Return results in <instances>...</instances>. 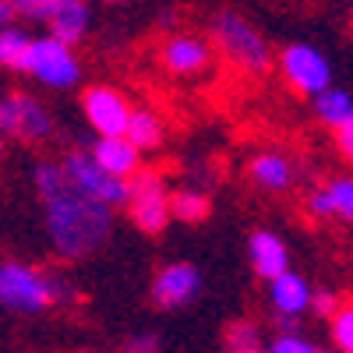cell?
<instances>
[{
  "label": "cell",
  "instance_id": "cell-1",
  "mask_svg": "<svg viewBox=\"0 0 353 353\" xmlns=\"http://www.w3.org/2000/svg\"><path fill=\"white\" fill-rule=\"evenodd\" d=\"M32 184H36V194L43 201V223H46L50 248L61 258H68V261L88 258L110 241L113 205L81 191L68 176L64 163L39 159L36 173H32Z\"/></svg>",
  "mask_w": 353,
  "mask_h": 353
},
{
  "label": "cell",
  "instance_id": "cell-2",
  "mask_svg": "<svg viewBox=\"0 0 353 353\" xmlns=\"http://www.w3.org/2000/svg\"><path fill=\"white\" fill-rule=\"evenodd\" d=\"M78 293L68 286L64 276L46 272L28 261H4L0 265V304L14 314H43L57 304H74Z\"/></svg>",
  "mask_w": 353,
  "mask_h": 353
},
{
  "label": "cell",
  "instance_id": "cell-3",
  "mask_svg": "<svg viewBox=\"0 0 353 353\" xmlns=\"http://www.w3.org/2000/svg\"><path fill=\"white\" fill-rule=\"evenodd\" d=\"M212 39L219 53L226 57V64L241 68L248 74H261L272 64V50L265 43V36L241 14V11H219L212 14Z\"/></svg>",
  "mask_w": 353,
  "mask_h": 353
},
{
  "label": "cell",
  "instance_id": "cell-4",
  "mask_svg": "<svg viewBox=\"0 0 353 353\" xmlns=\"http://www.w3.org/2000/svg\"><path fill=\"white\" fill-rule=\"evenodd\" d=\"M128 216L141 233H163L173 219V191H166L163 176L152 170H138L131 176V198H128Z\"/></svg>",
  "mask_w": 353,
  "mask_h": 353
},
{
  "label": "cell",
  "instance_id": "cell-5",
  "mask_svg": "<svg viewBox=\"0 0 353 353\" xmlns=\"http://www.w3.org/2000/svg\"><path fill=\"white\" fill-rule=\"evenodd\" d=\"M0 131L14 141L39 145L53 134V117L50 110L28 92H8L0 99Z\"/></svg>",
  "mask_w": 353,
  "mask_h": 353
},
{
  "label": "cell",
  "instance_id": "cell-6",
  "mask_svg": "<svg viewBox=\"0 0 353 353\" xmlns=\"http://www.w3.org/2000/svg\"><path fill=\"white\" fill-rule=\"evenodd\" d=\"M279 71L286 78V85L297 96H318L332 85V68L325 61V53L311 43H290L279 53Z\"/></svg>",
  "mask_w": 353,
  "mask_h": 353
},
{
  "label": "cell",
  "instance_id": "cell-7",
  "mask_svg": "<svg viewBox=\"0 0 353 353\" xmlns=\"http://www.w3.org/2000/svg\"><path fill=\"white\" fill-rule=\"evenodd\" d=\"M64 170H68V176L81 191H88L92 198H103L106 205H128V198H131V181L128 176L110 173L92 152L71 149L64 156Z\"/></svg>",
  "mask_w": 353,
  "mask_h": 353
},
{
  "label": "cell",
  "instance_id": "cell-8",
  "mask_svg": "<svg viewBox=\"0 0 353 353\" xmlns=\"http://www.w3.org/2000/svg\"><path fill=\"white\" fill-rule=\"evenodd\" d=\"M25 74L39 78L50 88H74L81 81V64H78L71 43L57 39V36H46V39H36L32 43V53H28V71Z\"/></svg>",
  "mask_w": 353,
  "mask_h": 353
},
{
  "label": "cell",
  "instance_id": "cell-9",
  "mask_svg": "<svg viewBox=\"0 0 353 353\" xmlns=\"http://www.w3.org/2000/svg\"><path fill=\"white\" fill-rule=\"evenodd\" d=\"M81 113H85L88 128L96 134H124L128 124H131L134 106L124 99V92H117L113 85H92V88H85V96H81Z\"/></svg>",
  "mask_w": 353,
  "mask_h": 353
},
{
  "label": "cell",
  "instance_id": "cell-10",
  "mask_svg": "<svg viewBox=\"0 0 353 353\" xmlns=\"http://www.w3.org/2000/svg\"><path fill=\"white\" fill-rule=\"evenodd\" d=\"M198 290H201V272L188 261H173V265H166V269L156 272L152 301L159 307H181V304L198 297Z\"/></svg>",
  "mask_w": 353,
  "mask_h": 353
},
{
  "label": "cell",
  "instance_id": "cell-11",
  "mask_svg": "<svg viewBox=\"0 0 353 353\" xmlns=\"http://www.w3.org/2000/svg\"><path fill=\"white\" fill-rule=\"evenodd\" d=\"M163 64L166 71L181 74V78H191V74H201L205 68L212 64V46L205 43L201 36H191V32H181V36H170L163 43Z\"/></svg>",
  "mask_w": 353,
  "mask_h": 353
},
{
  "label": "cell",
  "instance_id": "cell-12",
  "mask_svg": "<svg viewBox=\"0 0 353 353\" xmlns=\"http://www.w3.org/2000/svg\"><path fill=\"white\" fill-rule=\"evenodd\" d=\"M311 219H343L353 223V176H332L307 198Z\"/></svg>",
  "mask_w": 353,
  "mask_h": 353
},
{
  "label": "cell",
  "instance_id": "cell-13",
  "mask_svg": "<svg viewBox=\"0 0 353 353\" xmlns=\"http://www.w3.org/2000/svg\"><path fill=\"white\" fill-rule=\"evenodd\" d=\"M269 304L272 314H286V318H301L304 311H311L314 304V290L304 276L297 272H283L269 283Z\"/></svg>",
  "mask_w": 353,
  "mask_h": 353
},
{
  "label": "cell",
  "instance_id": "cell-14",
  "mask_svg": "<svg viewBox=\"0 0 353 353\" xmlns=\"http://www.w3.org/2000/svg\"><path fill=\"white\" fill-rule=\"evenodd\" d=\"M248 258L254 265V272L261 279H276L283 272H290V251L283 244V237H276V233L269 230H254L251 237H248Z\"/></svg>",
  "mask_w": 353,
  "mask_h": 353
},
{
  "label": "cell",
  "instance_id": "cell-15",
  "mask_svg": "<svg viewBox=\"0 0 353 353\" xmlns=\"http://www.w3.org/2000/svg\"><path fill=\"white\" fill-rule=\"evenodd\" d=\"M92 156L117 176H131L141 170V149L128 138V134H99V141L92 145Z\"/></svg>",
  "mask_w": 353,
  "mask_h": 353
},
{
  "label": "cell",
  "instance_id": "cell-16",
  "mask_svg": "<svg viewBox=\"0 0 353 353\" xmlns=\"http://www.w3.org/2000/svg\"><path fill=\"white\" fill-rule=\"evenodd\" d=\"M248 173H251V181L261 191H269V194H283V191L293 188V163H290V156H283L276 149L272 152H258L251 159Z\"/></svg>",
  "mask_w": 353,
  "mask_h": 353
},
{
  "label": "cell",
  "instance_id": "cell-17",
  "mask_svg": "<svg viewBox=\"0 0 353 353\" xmlns=\"http://www.w3.org/2000/svg\"><path fill=\"white\" fill-rule=\"evenodd\" d=\"M88 21H92V14H88L85 0H57V8L50 14V36L74 46L88 32Z\"/></svg>",
  "mask_w": 353,
  "mask_h": 353
},
{
  "label": "cell",
  "instance_id": "cell-18",
  "mask_svg": "<svg viewBox=\"0 0 353 353\" xmlns=\"http://www.w3.org/2000/svg\"><path fill=\"white\" fill-rule=\"evenodd\" d=\"M314 113H318V121L325 124V128H343L346 121H353V96L343 92V88L329 85L325 92H318L314 96Z\"/></svg>",
  "mask_w": 353,
  "mask_h": 353
},
{
  "label": "cell",
  "instance_id": "cell-19",
  "mask_svg": "<svg viewBox=\"0 0 353 353\" xmlns=\"http://www.w3.org/2000/svg\"><path fill=\"white\" fill-rule=\"evenodd\" d=\"M141 152H149V149H159L163 145V134H166V128H163V121H159V113H152V110H145V106H134V113H131V124H128V131H124Z\"/></svg>",
  "mask_w": 353,
  "mask_h": 353
},
{
  "label": "cell",
  "instance_id": "cell-20",
  "mask_svg": "<svg viewBox=\"0 0 353 353\" xmlns=\"http://www.w3.org/2000/svg\"><path fill=\"white\" fill-rule=\"evenodd\" d=\"M32 43L21 28H11L4 25V32H0V64L8 71H28V53H32Z\"/></svg>",
  "mask_w": 353,
  "mask_h": 353
},
{
  "label": "cell",
  "instance_id": "cell-21",
  "mask_svg": "<svg viewBox=\"0 0 353 353\" xmlns=\"http://www.w3.org/2000/svg\"><path fill=\"white\" fill-rule=\"evenodd\" d=\"M212 212V201L205 191H194V188H181V191H173V219H181V223H205Z\"/></svg>",
  "mask_w": 353,
  "mask_h": 353
},
{
  "label": "cell",
  "instance_id": "cell-22",
  "mask_svg": "<svg viewBox=\"0 0 353 353\" xmlns=\"http://www.w3.org/2000/svg\"><path fill=\"white\" fill-rule=\"evenodd\" d=\"M226 343L230 350L237 353H261V329L254 325V321H233V325L226 329Z\"/></svg>",
  "mask_w": 353,
  "mask_h": 353
},
{
  "label": "cell",
  "instance_id": "cell-23",
  "mask_svg": "<svg viewBox=\"0 0 353 353\" xmlns=\"http://www.w3.org/2000/svg\"><path fill=\"white\" fill-rule=\"evenodd\" d=\"M332 343L343 353H353V304H343L332 314Z\"/></svg>",
  "mask_w": 353,
  "mask_h": 353
},
{
  "label": "cell",
  "instance_id": "cell-24",
  "mask_svg": "<svg viewBox=\"0 0 353 353\" xmlns=\"http://www.w3.org/2000/svg\"><path fill=\"white\" fill-rule=\"evenodd\" d=\"M318 346H311L304 336H297V332H279L269 346H265V353H314Z\"/></svg>",
  "mask_w": 353,
  "mask_h": 353
},
{
  "label": "cell",
  "instance_id": "cell-25",
  "mask_svg": "<svg viewBox=\"0 0 353 353\" xmlns=\"http://www.w3.org/2000/svg\"><path fill=\"white\" fill-rule=\"evenodd\" d=\"M14 8H18V14L28 18V21H50L57 0H14Z\"/></svg>",
  "mask_w": 353,
  "mask_h": 353
},
{
  "label": "cell",
  "instance_id": "cell-26",
  "mask_svg": "<svg viewBox=\"0 0 353 353\" xmlns=\"http://www.w3.org/2000/svg\"><path fill=\"white\" fill-rule=\"evenodd\" d=\"M339 307H343V304H339L336 293H329V290H318V293H314V304H311V311H314V314H321V318H332Z\"/></svg>",
  "mask_w": 353,
  "mask_h": 353
},
{
  "label": "cell",
  "instance_id": "cell-27",
  "mask_svg": "<svg viewBox=\"0 0 353 353\" xmlns=\"http://www.w3.org/2000/svg\"><path fill=\"white\" fill-rule=\"evenodd\" d=\"M124 353H159V339L152 332H141V336H131L124 343Z\"/></svg>",
  "mask_w": 353,
  "mask_h": 353
},
{
  "label": "cell",
  "instance_id": "cell-28",
  "mask_svg": "<svg viewBox=\"0 0 353 353\" xmlns=\"http://www.w3.org/2000/svg\"><path fill=\"white\" fill-rule=\"evenodd\" d=\"M336 149H339V156L353 166V121H346L343 128H336Z\"/></svg>",
  "mask_w": 353,
  "mask_h": 353
},
{
  "label": "cell",
  "instance_id": "cell-29",
  "mask_svg": "<svg viewBox=\"0 0 353 353\" xmlns=\"http://www.w3.org/2000/svg\"><path fill=\"white\" fill-rule=\"evenodd\" d=\"M14 14H18L14 0H0V21H4V25H11V21H14Z\"/></svg>",
  "mask_w": 353,
  "mask_h": 353
},
{
  "label": "cell",
  "instance_id": "cell-30",
  "mask_svg": "<svg viewBox=\"0 0 353 353\" xmlns=\"http://www.w3.org/2000/svg\"><path fill=\"white\" fill-rule=\"evenodd\" d=\"M106 4H124V0H106Z\"/></svg>",
  "mask_w": 353,
  "mask_h": 353
},
{
  "label": "cell",
  "instance_id": "cell-31",
  "mask_svg": "<svg viewBox=\"0 0 353 353\" xmlns=\"http://www.w3.org/2000/svg\"><path fill=\"white\" fill-rule=\"evenodd\" d=\"M78 353H99V350H78Z\"/></svg>",
  "mask_w": 353,
  "mask_h": 353
},
{
  "label": "cell",
  "instance_id": "cell-32",
  "mask_svg": "<svg viewBox=\"0 0 353 353\" xmlns=\"http://www.w3.org/2000/svg\"><path fill=\"white\" fill-rule=\"evenodd\" d=\"M314 353H325V350H314Z\"/></svg>",
  "mask_w": 353,
  "mask_h": 353
},
{
  "label": "cell",
  "instance_id": "cell-33",
  "mask_svg": "<svg viewBox=\"0 0 353 353\" xmlns=\"http://www.w3.org/2000/svg\"><path fill=\"white\" fill-rule=\"evenodd\" d=\"M230 353H237V350H230Z\"/></svg>",
  "mask_w": 353,
  "mask_h": 353
}]
</instances>
